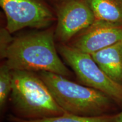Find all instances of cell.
I'll list each match as a JSON object with an SVG mask.
<instances>
[{
  "label": "cell",
  "instance_id": "obj_1",
  "mask_svg": "<svg viewBox=\"0 0 122 122\" xmlns=\"http://www.w3.org/2000/svg\"><path fill=\"white\" fill-rule=\"evenodd\" d=\"M51 29L14 38L5 59L11 70L46 71L64 76L70 71L58 54Z\"/></svg>",
  "mask_w": 122,
  "mask_h": 122
},
{
  "label": "cell",
  "instance_id": "obj_2",
  "mask_svg": "<svg viewBox=\"0 0 122 122\" xmlns=\"http://www.w3.org/2000/svg\"><path fill=\"white\" fill-rule=\"evenodd\" d=\"M57 102L68 113L84 117L105 115L111 107V97L98 90L75 83L65 76L39 72Z\"/></svg>",
  "mask_w": 122,
  "mask_h": 122
},
{
  "label": "cell",
  "instance_id": "obj_3",
  "mask_svg": "<svg viewBox=\"0 0 122 122\" xmlns=\"http://www.w3.org/2000/svg\"><path fill=\"white\" fill-rule=\"evenodd\" d=\"M11 71L12 102L22 117L20 118L36 119L67 113L39 75L32 71Z\"/></svg>",
  "mask_w": 122,
  "mask_h": 122
},
{
  "label": "cell",
  "instance_id": "obj_4",
  "mask_svg": "<svg viewBox=\"0 0 122 122\" xmlns=\"http://www.w3.org/2000/svg\"><path fill=\"white\" fill-rule=\"evenodd\" d=\"M58 50L84 85L104 93L112 100L122 101V85L110 78L91 54L66 44H60Z\"/></svg>",
  "mask_w": 122,
  "mask_h": 122
},
{
  "label": "cell",
  "instance_id": "obj_5",
  "mask_svg": "<svg viewBox=\"0 0 122 122\" xmlns=\"http://www.w3.org/2000/svg\"><path fill=\"white\" fill-rule=\"evenodd\" d=\"M11 33L26 27L37 29L50 26L56 16L46 0H0Z\"/></svg>",
  "mask_w": 122,
  "mask_h": 122
},
{
  "label": "cell",
  "instance_id": "obj_6",
  "mask_svg": "<svg viewBox=\"0 0 122 122\" xmlns=\"http://www.w3.org/2000/svg\"><path fill=\"white\" fill-rule=\"evenodd\" d=\"M57 5L54 36L61 44H66L95 21L86 0H63Z\"/></svg>",
  "mask_w": 122,
  "mask_h": 122
},
{
  "label": "cell",
  "instance_id": "obj_7",
  "mask_svg": "<svg viewBox=\"0 0 122 122\" xmlns=\"http://www.w3.org/2000/svg\"><path fill=\"white\" fill-rule=\"evenodd\" d=\"M77 36L71 46L92 54L122 40V24L96 19Z\"/></svg>",
  "mask_w": 122,
  "mask_h": 122
},
{
  "label": "cell",
  "instance_id": "obj_8",
  "mask_svg": "<svg viewBox=\"0 0 122 122\" xmlns=\"http://www.w3.org/2000/svg\"><path fill=\"white\" fill-rule=\"evenodd\" d=\"M91 55L110 78L122 85V40Z\"/></svg>",
  "mask_w": 122,
  "mask_h": 122
},
{
  "label": "cell",
  "instance_id": "obj_9",
  "mask_svg": "<svg viewBox=\"0 0 122 122\" xmlns=\"http://www.w3.org/2000/svg\"><path fill=\"white\" fill-rule=\"evenodd\" d=\"M96 20L122 24V0H86Z\"/></svg>",
  "mask_w": 122,
  "mask_h": 122
},
{
  "label": "cell",
  "instance_id": "obj_10",
  "mask_svg": "<svg viewBox=\"0 0 122 122\" xmlns=\"http://www.w3.org/2000/svg\"><path fill=\"white\" fill-rule=\"evenodd\" d=\"M114 116L102 115L96 117H84L70 113L36 119H27L10 115L8 120L11 122H112Z\"/></svg>",
  "mask_w": 122,
  "mask_h": 122
},
{
  "label": "cell",
  "instance_id": "obj_11",
  "mask_svg": "<svg viewBox=\"0 0 122 122\" xmlns=\"http://www.w3.org/2000/svg\"><path fill=\"white\" fill-rule=\"evenodd\" d=\"M13 85L12 71L5 63L0 67V107L2 109L11 93Z\"/></svg>",
  "mask_w": 122,
  "mask_h": 122
},
{
  "label": "cell",
  "instance_id": "obj_12",
  "mask_svg": "<svg viewBox=\"0 0 122 122\" xmlns=\"http://www.w3.org/2000/svg\"><path fill=\"white\" fill-rule=\"evenodd\" d=\"M11 33L6 27L1 28L0 30V56L1 59H4L6 53L9 46L13 41L14 38L11 36Z\"/></svg>",
  "mask_w": 122,
  "mask_h": 122
},
{
  "label": "cell",
  "instance_id": "obj_13",
  "mask_svg": "<svg viewBox=\"0 0 122 122\" xmlns=\"http://www.w3.org/2000/svg\"><path fill=\"white\" fill-rule=\"evenodd\" d=\"M112 122H122V111L118 114L114 116Z\"/></svg>",
  "mask_w": 122,
  "mask_h": 122
},
{
  "label": "cell",
  "instance_id": "obj_14",
  "mask_svg": "<svg viewBox=\"0 0 122 122\" xmlns=\"http://www.w3.org/2000/svg\"><path fill=\"white\" fill-rule=\"evenodd\" d=\"M53 1H56V2H57L58 3V2H61V1H63V0H53Z\"/></svg>",
  "mask_w": 122,
  "mask_h": 122
}]
</instances>
